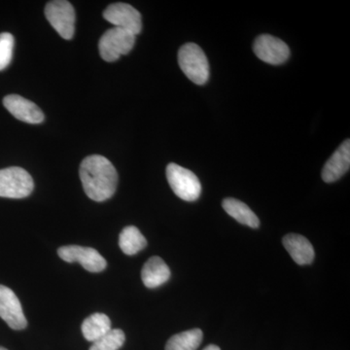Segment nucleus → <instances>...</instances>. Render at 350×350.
<instances>
[{"label": "nucleus", "mask_w": 350, "mask_h": 350, "mask_svg": "<svg viewBox=\"0 0 350 350\" xmlns=\"http://www.w3.org/2000/svg\"><path fill=\"white\" fill-rule=\"evenodd\" d=\"M126 340L124 332L120 329H111L103 337L93 342L90 350H119Z\"/></svg>", "instance_id": "6ab92c4d"}, {"label": "nucleus", "mask_w": 350, "mask_h": 350, "mask_svg": "<svg viewBox=\"0 0 350 350\" xmlns=\"http://www.w3.org/2000/svg\"><path fill=\"white\" fill-rule=\"evenodd\" d=\"M33 189V179L27 170L19 167L0 170V197L24 199Z\"/></svg>", "instance_id": "20e7f679"}, {"label": "nucleus", "mask_w": 350, "mask_h": 350, "mask_svg": "<svg viewBox=\"0 0 350 350\" xmlns=\"http://www.w3.org/2000/svg\"><path fill=\"white\" fill-rule=\"evenodd\" d=\"M170 278V269L162 258L154 256L150 258L144 266L142 271V280L147 288L162 286Z\"/></svg>", "instance_id": "4468645a"}, {"label": "nucleus", "mask_w": 350, "mask_h": 350, "mask_svg": "<svg viewBox=\"0 0 350 350\" xmlns=\"http://www.w3.org/2000/svg\"><path fill=\"white\" fill-rule=\"evenodd\" d=\"M202 350H221L220 347H217L215 345H209L208 347H206V349Z\"/></svg>", "instance_id": "412c9836"}, {"label": "nucleus", "mask_w": 350, "mask_h": 350, "mask_svg": "<svg viewBox=\"0 0 350 350\" xmlns=\"http://www.w3.org/2000/svg\"><path fill=\"white\" fill-rule=\"evenodd\" d=\"M204 334L200 329H192L172 336L165 345V350H197L202 344Z\"/></svg>", "instance_id": "a211bd4d"}, {"label": "nucleus", "mask_w": 350, "mask_h": 350, "mask_svg": "<svg viewBox=\"0 0 350 350\" xmlns=\"http://www.w3.org/2000/svg\"><path fill=\"white\" fill-rule=\"evenodd\" d=\"M103 18L114 25V27L125 29L135 36L140 33L142 29V15L130 4L122 2L111 4L105 9Z\"/></svg>", "instance_id": "6e6552de"}, {"label": "nucleus", "mask_w": 350, "mask_h": 350, "mask_svg": "<svg viewBox=\"0 0 350 350\" xmlns=\"http://www.w3.org/2000/svg\"><path fill=\"white\" fill-rule=\"evenodd\" d=\"M83 189L90 199L105 202L116 192L118 174L105 157L92 155L82 161L79 170Z\"/></svg>", "instance_id": "f257e3e1"}, {"label": "nucleus", "mask_w": 350, "mask_h": 350, "mask_svg": "<svg viewBox=\"0 0 350 350\" xmlns=\"http://www.w3.org/2000/svg\"><path fill=\"white\" fill-rule=\"evenodd\" d=\"M350 167V142L345 140L331 156L322 170V179L326 183L337 181L347 174Z\"/></svg>", "instance_id": "f8f14e48"}, {"label": "nucleus", "mask_w": 350, "mask_h": 350, "mask_svg": "<svg viewBox=\"0 0 350 350\" xmlns=\"http://www.w3.org/2000/svg\"><path fill=\"white\" fill-rule=\"evenodd\" d=\"M3 105L16 119L25 123L40 124L44 121V114L40 108L36 103L18 94L5 96Z\"/></svg>", "instance_id": "9b49d317"}, {"label": "nucleus", "mask_w": 350, "mask_h": 350, "mask_svg": "<svg viewBox=\"0 0 350 350\" xmlns=\"http://www.w3.org/2000/svg\"><path fill=\"white\" fill-rule=\"evenodd\" d=\"M135 43V34L119 29L112 27L101 36L98 42L100 57L108 63L117 61L121 56L129 54L133 50Z\"/></svg>", "instance_id": "39448f33"}, {"label": "nucleus", "mask_w": 350, "mask_h": 350, "mask_svg": "<svg viewBox=\"0 0 350 350\" xmlns=\"http://www.w3.org/2000/svg\"><path fill=\"white\" fill-rule=\"evenodd\" d=\"M285 250L295 262L301 266L312 264L314 259L312 244L301 234H289L282 239Z\"/></svg>", "instance_id": "ddd939ff"}, {"label": "nucleus", "mask_w": 350, "mask_h": 350, "mask_svg": "<svg viewBox=\"0 0 350 350\" xmlns=\"http://www.w3.org/2000/svg\"><path fill=\"white\" fill-rule=\"evenodd\" d=\"M48 22L62 38L69 40L75 36V10L72 4L66 0H54L45 7Z\"/></svg>", "instance_id": "423d86ee"}, {"label": "nucleus", "mask_w": 350, "mask_h": 350, "mask_svg": "<svg viewBox=\"0 0 350 350\" xmlns=\"http://www.w3.org/2000/svg\"><path fill=\"white\" fill-rule=\"evenodd\" d=\"M178 64L184 75L197 85L208 81L209 64L206 54L199 45L187 43L178 52Z\"/></svg>", "instance_id": "f03ea898"}, {"label": "nucleus", "mask_w": 350, "mask_h": 350, "mask_svg": "<svg viewBox=\"0 0 350 350\" xmlns=\"http://www.w3.org/2000/svg\"><path fill=\"white\" fill-rule=\"evenodd\" d=\"M222 206L226 213L241 224L248 226L253 229L259 227L260 221L256 214L251 211L247 204L241 200L228 198L223 200Z\"/></svg>", "instance_id": "2eb2a0df"}, {"label": "nucleus", "mask_w": 350, "mask_h": 350, "mask_svg": "<svg viewBox=\"0 0 350 350\" xmlns=\"http://www.w3.org/2000/svg\"><path fill=\"white\" fill-rule=\"evenodd\" d=\"M57 254L64 262H79L90 273H100L107 268V262L98 250L78 245L62 246Z\"/></svg>", "instance_id": "0eeeda50"}, {"label": "nucleus", "mask_w": 350, "mask_h": 350, "mask_svg": "<svg viewBox=\"0 0 350 350\" xmlns=\"http://www.w3.org/2000/svg\"><path fill=\"white\" fill-rule=\"evenodd\" d=\"M167 179L174 194L181 200L195 202L199 199L202 185L194 172L172 163L167 167Z\"/></svg>", "instance_id": "7ed1b4c3"}, {"label": "nucleus", "mask_w": 350, "mask_h": 350, "mask_svg": "<svg viewBox=\"0 0 350 350\" xmlns=\"http://www.w3.org/2000/svg\"><path fill=\"white\" fill-rule=\"evenodd\" d=\"M0 319L13 330H23L27 326L22 305L10 288L0 285Z\"/></svg>", "instance_id": "9d476101"}, {"label": "nucleus", "mask_w": 350, "mask_h": 350, "mask_svg": "<svg viewBox=\"0 0 350 350\" xmlns=\"http://www.w3.org/2000/svg\"><path fill=\"white\" fill-rule=\"evenodd\" d=\"M81 329L84 338L94 342L111 330V320L103 313H94L84 320Z\"/></svg>", "instance_id": "dca6fc26"}, {"label": "nucleus", "mask_w": 350, "mask_h": 350, "mask_svg": "<svg viewBox=\"0 0 350 350\" xmlns=\"http://www.w3.org/2000/svg\"><path fill=\"white\" fill-rule=\"evenodd\" d=\"M0 350H8V349H4V347H0Z\"/></svg>", "instance_id": "4be33fe9"}, {"label": "nucleus", "mask_w": 350, "mask_h": 350, "mask_svg": "<svg viewBox=\"0 0 350 350\" xmlns=\"http://www.w3.org/2000/svg\"><path fill=\"white\" fill-rule=\"evenodd\" d=\"M147 241L144 234L135 226L124 228L119 237V246L126 255H135L146 247Z\"/></svg>", "instance_id": "f3484780"}, {"label": "nucleus", "mask_w": 350, "mask_h": 350, "mask_svg": "<svg viewBox=\"0 0 350 350\" xmlns=\"http://www.w3.org/2000/svg\"><path fill=\"white\" fill-rule=\"evenodd\" d=\"M253 51L261 61L273 66L284 64L290 56V49L286 43L269 34L258 36Z\"/></svg>", "instance_id": "1a4fd4ad"}, {"label": "nucleus", "mask_w": 350, "mask_h": 350, "mask_svg": "<svg viewBox=\"0 0 350 350\" xmlns=\"http://www.w3.org/2000/svg\"><path fill=\"white\" fill-rule=\"evenodd\" d=\"M14 38L8 32L0 33V71L5 69L12 61Z\"/></svg>", "instance_id": "aec40b11"}]
</instances>
